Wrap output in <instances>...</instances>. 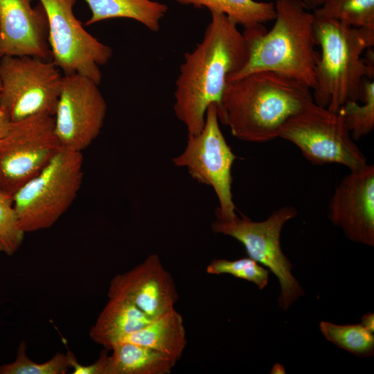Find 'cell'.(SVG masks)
I'll return each instance as SVG.
<instances>
[{"mask_svg":"<svg viewBox=\"0 0 374 374\" xmlns=\"http://www.w3.org/2000/svg\"><path fill=\"white\" fill-rule=\"evenodd\" d=\"M211 21L195 48L184 54L174 92V112L188 136L202 130L209 105L220 103L228 78L247 57V44L238 25L224 14L211 13Z\"/></svg>","mask_w":374,"mask_h":374,"instance_id":"6da1fadb","label":"cell"},{"mask_svg":"<svg viewBox=\"0 0 374 374\" xmlns=\"http://www.w3.org/2000/svg\"><path fill=\"white\" fill-rule=\"evenodd\" d=\"M314 102L312 91L280 74L260 71L229 82L217 106L220 122L237 139L264 143L278 137L283 125Z\"/></svg>","mask_w":374,"mask_h":374,"instance_id":"7a4b0ae2","label":"cell"},{"mask_svg":"<svg viewBox=\"0 0 374 374\" xmlns=\"http://www.w3.org/2000/svg\"><path fill=\"white\" fill-rule=\"evenodd\" d=\"M273 27L244 29L247 57L228 82L252 73L274 72L295 80L312 91L319 53L314 49V15L301 0H276Z\"/></svg>","mask_w":374,"mask_h":374,"instance_id":"3957f363","label":"cell"},{"mask_svg":"<svg viewBox=\"0 0 374 374\" xmlns=\"http://www.w3.org/2000/svg\"><path fill=\"white\" fill-rule=\"evenodd\" d=\"M314 35L321 48L314 102L337 112L347 102L362 101L364 79H373L374 72L373 54H362L373 46L374 31L314 17Z\"/></svg>","mask_w":374,"mask_h":374,"instance_id":"277c9868","label":"cell"},{"mask_svg":"<svg viewBox=\"0 0 374 374\" xmlns=\"http://www.w3.org/2000/svg\"><path fill=\"white\" fill-rule=\"evenodd\" d=\"M82 152L61 148L14 195V207L26 233L48 229L68 210L81 188Z\"/></svg>","mask_w":374,"mask_h":374,"instance_id":"5b68a950","label":"cell"},{"mask_svg":"<svg viewBox=\"0 0 374 374\" xmlns=\"http://www.w3.org/2000/svg\"><path fill=\"white\" fill-rule=\"evenodd\" d=\"M63 74L52 60L30 56L0 58V109L10 122L54 116Z\"/></svg>","mask_w":374,"mask_h":374,"instance_id":"8992f818","label":"cell"},{"mask_svg":"<svg viewBox=\"0 0 374 374\" xmlns=\"http://www.w3.org/2000/svg\"><path fill=\"white\" fill-rule=\"evenodd\" d=\"M278 137L297 146L313 165L338 163L354 170L367 164L339 112L314 102L290 118L280 129Z\"/></svg>","mask_w":374,"mask_h":374,"instance_id":"52a82bcc","label":"cell"},{"mask_svg":"<svg viewBox=\"0 0 374 374\" xmlns=\"http://www.w3.org/2000/svg\"><path fill=\"white\" fill-rule=\"evenodd\" d=\"M297 215L293 206H283L273 212L266 220L254 222L242 215L231 220H215L211 229L239 241L249 258L262 264L277 277L280 285L278 304L287 310L304 291L292 274V265L283 252L280 234L285 224Z\"/></svg>","mask_w":374,"mask_h":374,"instance_id":"ba28073f","label":"cell"},{"mask_svg":"<svg viewBox=\"0 0 374 374\" xmlns=\"http://www.w3.org/2000/svg\"><path fill=\"white\" fill-rule=\"evenodd\" d=\"M216 104L209 105L200 132L188 136L185 150L172 159L176 166L185 167L199 183L211 186L219 201L217 220H231L237 215L232 195L231 168L237 157L220 127Z\"/></svg>","mask_w":374,"mask_h":374,"instance_id":"9c48e42d","label":"cell"},{"mask_svg":"<svg viewBox=\"0 0 374 374\" xmlns=\"http://www.w3.org/2000/svg\"><path fill=\"white\" fill-rule=\"evenodd\" d=\"M61 148L53 116L39 114L11 122L0 141V191L13 195Z\"/></svg>","mask_w":374,"mask_h":374,"instance_id":"30bf717a","label":"cell"},{"mask_svg":"<svg viewBox=\"0 0 374 374\" xmlns=\"http://www.w3.org/2000/svg\"><path fill=\"white\" fill-rule=\"evenodd\" d=\"M47 16L51 59L64 74L78 73L100 84V66L112 58V48L88 33L73 8L76 0H39Z\"/></svg>","mask_w":374,"mask_h":374,"instance_id":"8fae6325","label":"cell"},{"mask_svg":"<svg viewBox=\"0 0 374 374\" xmlns=\"http://www.w3.org/2000/svg\"><path fill=\"white\" fill-rule=\"evenodd\" d=\"M107 103L98 84L78 74H63L54 115V128L61 148L82 152L99 135Z\"/></svg>","mask_w":374,"mask_h":374,"instance_id":"7c38bea8","label":"cell"},{"mask_svg":"<svg viewBox=\"0 0 374 374\" xmlns=\"http://www.w3.org/2000/svg\"><path fill=\"white\" fill-rule=\"evenodd\" d=\"M328 217L350 240L374 246V166L350 170L336 187Z\"/></svg>","mask_w":374,"mask_h":374,"instance_id":"4fadbf2b","label":"cell"},{"mask_svg":"<svg viewBox=\"0 0 374 374\" xmlns=\"http://www.w3.org/2000/svg\"><path fill=\"white\" fill-rule=\"evenodd\" d=\"M122 296L153 320L172 310L178 299L174 280L157 254H151L132 269L115 276L108 297Z\"/></svg>","mask_w":374,"mask_h":374,"instance_id":"5bb4252c","label":"cell"},{"mask_svg":"<svg viewBox=\"0 0 374 374\" xmlns=\"http://www.w3.org/2000/svg\"><path fill=\"white\" fill-rule=\"evenodd\" d=\"M30 56L51 60L47 16L31 0H0V58Z\"/></svg>","mask_w":374,"mask_h":374,"instance_id":"9a60e30c","label":"cell"},{"mask_svg":"<svg viewBox=\"0 0 374 374\" xmlns=\"http://www.w3.org/2000/svg\"><path fill=\"white\" fill-rule=\"evenodd\" d=\"M151 321L134 303L122 296L109 301L91 328L89 336L107 350L123 337L132 334Z\"/></svg>","mask_w":374,"mask_h":374,"instance_id":"2e32d148","label":"cell"},{"mask_svg":"<svg viewBox=\"0 0 374 374\" xmlns=\"http://www.w3.org/2000/svg\"><path fill=\"white\" fill-rule=\"evenodd\" d=\"M120 341H127L157 350L175 366L187 345L182 316L173 308L139 330L125 336Z\"/></svg>","mask_w":374,"mask_h":374,"instance_id":"e0dca14e","label":"cell"},{"mask_svg":"<svg viewBox=\"0 0 374 374\" xmlns=\"http://www.w3.org/2000/svg\"><path fill=\"white\" fill-rule=\"evenodd\" d=\"M91 10L86 26L111 19L135 20L152 32L160 29L168 12L166 3L153 0H84Z\"/></svg>","mask_w":374,"mask_h":374,"instance_id":"ac0fdd59","label":"cell"},{"mask_svg":"<svg viewBox=\"0 0 374 374\" xmlns=\"http://www.w3.org/2000/svg\"><path fill=\"white\" fill-rule=\"evenodd\" d=\"M110 350L105 374H169L175 366L159 352L127 341L116 343Z\"/></svg>","mask_w":374,"mask_h":374,"instance_id":"d6986e66","label":"cell"},{"mask_svg":"<svg viewBox=\"0 0 374 374\" xmlns=\"http://www.w3.org/2000/svg\"><path fill=\"white\" fill-rule=\"evenodd\" d=\"M181 5L207 8L210 12L225 15L236 25L252 28L274 20V2L255 0H175Z\"/></svg>","mask_w":374,"mask_h":374,"instance_id":"ffe728a7","label":"cell"},{"mask_svg":"<svg viewBox=\"0 0 374 374\" xmlns=\"http://www.w3.org/2000/svg\"><path fill=\"white\" fill-rule=\"evenodd\" d=\"M312 11L315 17L374 31V0H329Z\"/></svg>","mask_w":374,"mask_h":374,"instance_id":"44dd1931","label":"cell"},{"mask_svg":"<svg viewBox=\"0 0 374 374\" xmlns=\"http://www.w3.org/2000/svg\"><path fill=\"white\" fill-rule=\"evenodd\" d=\"M319 328L328 341L354 355L369 357L374 354V334L361 323L337 325L321 321Z\"/></svg>","mask_w":374,"mask_h":374,"instance_id":"7402d4cb","label":"cell"},{"mask_svg":"<svg viewBox=\"0 0 374 374\" xmlns=\"http://www.w3.org/2000/svg\"><path fill=\"white\" fill-rule=\"evenodd\" d=\"M363 104L349 101L338 111L352 138L357 141L371 133L374 128V81L363 82Z\"/></svg>","mask_w":374,"mask_h":374,"instance_id":"603a6c76","label":"cell"},{"mask_svg":"<svg viewBox=\"0 0 374 374\" xmlns=\"http://www.w3.org/2000/svg\"><path fill=\"white\" fill-rule=\"evenodd\" d=\"M71 368L70 351L56 353L51 359L37 363L26 353V344H19L14 362L0 366V374H64Z\"/></svg>","mask_w":374,"mask_h":374,"instance_id":"cb8c5ba5","label":"cell"},{"mask_svg":"<svg viewBox=\"0 0 374 374\" xmlns=\"http://www.w3.org/2000/svg\"><path fill=\"white\" fill-rule=\"evenodd\" d=\"M209 274H230L235 278L254 283L259 290L268 283L269 271L249 257L234 260L214 259L206 267Z\"/></svg>","mask_w":374,"mask_h":374,"instance_id":"d4e9b609","label":"cell"},{"mask_svg":"<svg viewBox=\"0 0 374 374\" xmlns=\"http://www.w3.org/2000/svg\"><path fill=\"white\" fill-rule=\"evenodd\" d=\"M24 234L19 224L13 195L0 191V253L8 256L16 253Z\"/></svg>","mask_w":374,"mask_h":374,"instance_id":"484cf974","label":"cell"},{"mask_svg":"<svg viewBox=\"0 0 374 374\" xmlns=\"http://www.w3.org/2000/svg\"><path fill=\"white\" fill-rule=\"evenodd\" d=\"M107 350L103 351L99 358L93 364L83 365L75 359V355L70 352L71 368L73 369V374H105L107 357Z\"/></svg>","mask_w":374,"mask_h":374,"instance_id":"4316f807","label":"cell"},{"mask_svg":"<svg viewBox=\"0 0 374 374\" xmlns=\"http://www.w3.org/2000/svg\"><path fill=\"white\" fill-rule=\"evenodd\" d=\"M362 326L368 331L374 334V314L369 312L361 318Z\"/></svg>","mask_w":374,"mask_h":374,"instance_id":"83f0119b","label":"cell"},{"mask_svg":"<svg viewBox=\"0 0 374 374\" xmlns=\"http://www.w3.org/2000/svg\"><path fill=\"white\" fill-rule=\"evenodd\" d=\"M10 123L8 117L0 109V141L8 130Z\"/></svg>","mask_w":374,"mask_h":374,"instance_id":"f1b7e54d","label":"cell"},{"mask_svg":"<svg viewBox=\"0 0 374 374\" xmlns=\"http://www.w3.org/2000/svg\"><path fill=\"white\" fill-rule=\"evenodd\" d=\"M304 6L308 10H314L329 0H301Z\"/></svg>","mask_w":374,"mask_h":374,"instance_id":"f546056e","label":"cell"},{"mask_svg":"<svg viewBox=\"0 0 374 374\" xmlns=\"http://www.w3.org/2000/svg\"><path fill=\"white\" fill-rule=\"evenodd\" d=\"M271 373H285L284 366L280 364H275L273 366Z\"/></svg>","mask_w":374,"mask_h":374,"instance_id":"4dcf8cb0","label":"cell"},{"mask_svg":"<svg viewBox=\"0 0 374 374\" xmlns=\"http://www.w3.org/2000/svg\"><path fill=\"white\" fill-rule=\"evenodd\" d=\"M0 91H1V80H0Z\"/></svg>","mask_w":374,"mask_h":374,"instance_id":"1f68e13d","label":"cell"}]
</instances>
